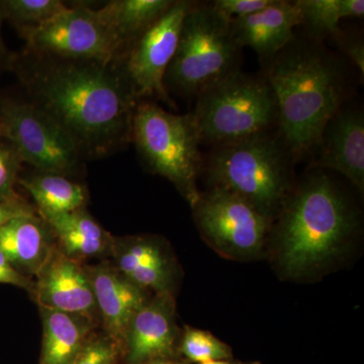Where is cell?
I'll list each match as a JSON object with an SVG mask.
<instances>
[{
    "label": "cell",
    "mask_w": 364,
    "mask_h": 364,
    "mask_svg": "<svg viewBox=\"0 0 364 364\" xmlns=\"http://www.w3.org/2000/svg\"><path fill=\"white\" fill-rule=\"evenodd\" d=\"M30 55L20 76L31 102L70 136L82 156H102L130 142L139 97L123 65Z\"/></svg>",
    "instance_id": "obj_1"
},
{
    "label": "cell",
    "mask_w": 364,
    "mask_h": 364,
    "mask_svg": "<svg viewBox=\"0 0 364 364\" xmlns=\"http://www.w3.org/2000/svg\"><path fill=\"white\" fill-rule=\"evenodd\" d=\"M358 227L341 189L324 172H314L293 188L273 222V263L284 279H318L343 258Z\"/></svg>",
    "instance_id": "obj_2"
},
{
    "label": "cell",
    "mask_w": 364,
    "mask_h": 364,
    "mask_svg": "<svg viewBox=\"0 0 364 364\" xmlns=\"http://www.w3.org/2000/svg\"><path fill=\"white\" fill-rule=\"evenodd\" d=\"M265 78L277 100L279 138L294 159L318 147L325 127L341 109L344 79L320 46L291 41L270 59Z\"/></svg>",
    "instance_id": "obj_3"
},
{
    "label": "cell",
    "mask_w": 364,
    "mask_h": 364,
    "mask_svg": "<svg viewBox=\"0 0 364 364\" xmlns=\"http://www.w3.org/2000/svg\"><path fill=\"white\" fill-rule=\"evenodd\" d=\"M291 153L272 133L214 147L207 169L213 188L225 189L274 222L293 191Z\"/></svg>",
    "instance_id": "obj_4"
},
{
    "label": "cell",
    "mask_w": 364,
    "mask_h": 364,
    "mask_svg": "<svg viewBox=\"0 0 364 364\" xmlns=\"http://www.w3.org/2000/svg\"><path fill=\"white\" fill-rule=\"evenodd\" d=\"M195 119L202 143L218 147L269 133L279 119L277 100L265 77L236 70L198 95Z\"/></svg>",
    "instance_id": "obj_5"
},
{
    "label": "cell",
    "mask_w": 364,
    "mask_h": 364,
    "mask_svg": "<svg viewBox=\"0 0 364 364\" xmlns=\"http://www.w3.org/2000/svg\"><path fill=\"white\" fill-rule=\"evenodd\" d=\"M131 141L148 168L168 179L193 207L200 198L196 182L203 164L193 114H174L152 102H139Z\"/></svg>",
    "instance_id": "obj_6"
},
{
    "label": "cell",
    "mask_w": 364,
    "mask_h": 364,
    "mask_svg": "<svg viewBox=\"0 0 364 364\" xmlns=\"http://www.w3.org/2000/svg\"><path fill=\"white\" fill-rule=\"evenodd\" d=\"M240 50L231 21L212 4L193 2L165 74V87L183 97H198L208 86L239 70Z\"/></svg>",
    "instance_id": "obj_7"
},
{
    "label": "cell",
    "mask_w": 364,
    "mask_h": 364,
    "mask_svg": "<svg viewBox=\"0 0 364 364\" xmlns=\"http://www.w3.org/2000/svg\"><path fill=\"white\" fill-rule=\"evenodd\" d=\"M191 208L203 240L223 257L255 260L267 248L272 220L234 193L212 188Z\"/></svg>",
    "instance_id": "obj_8"
},
{
    "label": "cell",
    "mask_w": 364,
    "mask_h": 364,
    "mask_svg": "<svg viewBox=\"0 0 364 364\" xmlns=\"http://www.w3.org/2000/svg\"><path fill=\"white\" fill-rule=\"evenodd\" d=\"M0 138L13 144L23 163L45 173L69 176L82 157L70 136L31 102L1 98Z\"/></svg>",
    "instance_id": "obj_9"
},
{
    "label": "cell",
    "mask_w": 364,
    "mask_h": 364,
    "mask_svg": "<svg viewBox=\"0 0 364 364\" xmlns=\"http://www.w3.org/2000/svg\"><path fill=\"white\" fill-rule=\"evenodd\" d=\"M31 54L114 63L121 48L100 14L85 6L67 7L33 30L21 33Z\"/></svg>",
    "instance_id": "obj_10"
},
{
    "label": "cell",
    "mask_w": 364,
    "mask_h": 364,
    "mask_svg": "<svg viewBox=\"0 0 364 364\" xmlns=\"http://www.w3.org/2000/svg\"><path fill=\"white\" fill-rule=\"evenodd\" d=\"M191 6L193 1H173L124 54L122 65L139 100L154 97L171 105L164 85L165 74L176 54L182 25Z\"/></svg>",
    "instance_id": "obj_11"
},
{
    "label": "cell",
    "mask_w": 364,
    "mask_h": 364,
    "mask_svg": "<svg viewBox=\"0 0 364 364\" xmlns=\"http://www.w3.org/2000/svg\"><path fill=\"white\" fill-rule=\"evenodd\" d=\"M112 264L127 279L154 294H174L179 269L164 239L153 235L114 238Z\"/></svg>",
    "instance_id": "obj_12"
},
{
    "label": "cell",
    "mask_w": 364,
    "mask_h": 364,
    "mask_svg": "<svg viewBox=\"0 0 364 364\" xmlns=\"http://www.w3.org/2000/svg\"><path fill=\"white\" fill-rule=\"evenodd\" d=\"M33 282L32 296L39 306L83 316L95 322L98 314L92 286L80 261L57 247Z\"/></svg>",
    "instance_id": "obj_13"
},
{
    "label": "cell",
    "mask_w": 364,
    "mask_h": 364,
    "mask_svg": "<svg viewBox=\"0 0 364 364\" xmlns=\"http://www.w3.org/2000/svg\"><path fill=\"white\" fill-rule=\"evenodd\" d=\"M174 294H154L132 318L124 344L130 364L168 359L179 340ZM181 342V341H179Z\"/></svg>",
    "instance_id": "obj_14"
},
{
    "label": "cell",
    "mask_w": 364,
    "mask_h": 364,
    "mask_svg": "<svg viewBox=\"0 0 364 364\" xmlns=\"http://www.w3.org/2000/svg\"><path fill=\"white\" fill-rule=\"evenodd\" d=\"M92 286L98 317L104 323L107 336L124 344L127 329L132 318L152 293L127 279L112 262L85 265Z\"/></svg>",
    "instance_id": "obj_15"
},
{
    "label": "cell",
    "mask_w": 364,
    "mask_h": 364,
    "mask_svg": "<svg viewBox=\"0 0 364 364\" xmlns=\"http://www.w3.org/2000/svg\"><path fill=\"white\" fill-rule=\"evenodd\" d=\"M318 165L334 170L364 191V117L359 111L340 109L321 136Z\"/></svg>",
    "instance_id": "obj_16"
},
{
    "label": "cell",
    "mask_w": 364,
    "mask_h": 364,
    "mask_svg": "<svg viewBox=\"0 0 364 364\" xmlns=\"http://www.w3.org/2000/svg\"><path fill=\"white\" fill-rule=\"evenodd\" d=\"M301 26L296 1L272 0L258 13L231 21L239 47H250L263 60L272 59L294 40V31Z\"/></svg>",
    "instance_id": "obj_17"
},
{
    "label": "cell",
    "mask_w": 364,
    "mask_h": 364,
    "mask_svg": "<svg viewBox=\"0 0 364 364\" xmlns=\"http://www.w3.org/2000/svg\"><path fill=\"white\" fill-rule=\"evenodd\" d=\"M57 248L51 228L38 213L16 218L0 229V251L21 274L33 279Z\"/></svg>",
    "instance_id": "obj_18"
},
{
    "label": "cell",
    "mask_w": 364,
    "mask_h": 364,
    "mask_svg": "<svg viewBox=\"0 0 364 364\" xmlns=\"http://www.w3.org/2000/svg\"><path fill=\"white\" fill-rule=\"evenodd\" d=\"M51 228L57 247L73 259L80 261L112 255L114 237L85 208L72 212H38Z\"/></svg>",
    "instance_id": "obj_19"
},
{
    "label": "cell",
    "mask_w": 364,
    "mask_h": 364,
    "mask_svg": "<svg viewBox=\"0 0 364 364\" xmlns=\"http://www.w3.org/2000/svg\"><path fill=\"white\" fill-rule=\"evenodd\" d=\"M43 326L41 364H69L90 337L95 321L40 306Z\"/></svg>",
    "instance_id": "obj_20"
},
{
    "label": "cell",
    "mask_w": 364,
    "mask_h": 364,
    "mask_svg": "<svg viewBox=\"0 0 364 364\" xmlns=\"http://www.w3.org/2000/svg\"><path fill=\"white\" fill-rule=\"evenodd\" d=\"M171 0H112L97 9L122 53L168 11Z\"/></svg>",
    "instance_id": "obj_21"
},
{
    "label": "cell",
    "mask_w": 364,
    "mask_h": 364,
    "mask_svg": "<svg viewBox=\"0 0 364 364\" xmlns=\"http://www.w3.org/2000/svg\"><path fill=\"white\" fill-rule=\"evenodd\" d=\"M18 183L37 203L38 212H72L85 208L87 200L81 184L60 174L40 172L38 176L18 179Z\"/></svg>",
    "instance_id": "obj_22"
},
{
    "label": "cell",
    "mask_w": 364,
    "mask_h": 364,
    "mask_svg": "<svg viewBox=\"0 0 364 364\" xmlns=\"http://www.w3.org/2000/svg\"><path fill=\"white\" fill-rule=\"evenodd\" d=\"M301 25L317 35H341L339 23L345 18L364 16L363 0H298Z\"/></svg>",
    "instance_id": "obj_23"
},
{
    "label": "cell",
    "mask_w": 364,
    "mask_h": 364,
    "mask_svg": "<svg viewBox=\"0 0 364 364\" xmlns=\"http://www.w3.org/2000/svg\"><path fill=\"white\" fill-rule=\"evenodd\" d=\"M4 18L14 23L21 33L33 30L65 11L61 0H4Z\"/></svg>",
    "instance_id": "obj_24"
},
{
    "label": "cell",
    "mask_w": 364,
    "mask_h": 364,
    "mask_svg": "<svg viewBox=\"0 0 364 364\" xmlns=\"http://www.w3.org/2000/svg\"><path fill=\"white\" fill-rule=\"evenodd\" d=\"M181 350L191 363H212L233 358L231 347L212 333L186 326L181 334Z\"/></svg>",
    "instance_id": "obj_25"
},
{
    "label": "cell",
    "mask_w": 364,
    "mask_h": 364,
    "mask_svg": "<svg viewBox=\"0 0 364 364\" xmlns=\"http://www.w3.org/2000/svg\"><path fill=\"white\" fill-rule=\"evenodd\" d=\"M23 164L21 155L13 144L0 138V202L18 198L16 184Z\"/></svg>",
    "instance_id": "obj_26"
},
{
    "label": "cell",
    "mask_w": 364,
    "mask_h": 364,
    "mask_svg": "<svg viewBox=\"0 0 364 364\" xmlns=\"http://www.w3.org/2000/svg\"><path fill=\"white\" fill-rule=\"evenodd\" d=\"M119 345L111 337H90L69 364H114Z\"/></svg>",
    "instance_id": "obj_27"
},
{
    "label": "cell",
    "mask_w": 364,
    "mask_h": 364,
    "mask_svg": "<svg viewBox=\"0 0 364 364\" xmlns=\"http://www.w3.org/2000/svg\"><path fill=\"white\" fill-rule=\"evenodd\" d=\"M272 2V0H215L212 6L228 20L233 21L258 13Z\"/></svg>",
    "instance_id": "obj_28"
},
{
    "label": "cell",
    "mask_w": 364,
    "mask_h": 364,
    "mask_svg": "<svg viewBox=\"0 0 364 364\" xmlns=\"http://www.w3.org/2000/svg\"><path fill=\"white\" fill-rule=\"evenodd\" d=\"M0 284H11V286L20 287L28 291L31 296L35 287L33 279L18 272L1 251H0Z\"/></svg>",
    "instance_id": "obj_29"
},
{
    "label": "cell",
    "mask_w": 364,
    "mask_h": 364,
    "mask_svg": "<svg viewBox=\"0 0 364 364\" xmlns=\"http://www.w3.org/2000/svg\"><path fill=\"white\" fill-rule=\"evenodd\" d=\"M33 213H36V210L32 205H28L20 196L13 200H2L0 202V229L16 218L33 214Z\"/></svg>",
    "instance_id": "obj_30"
},
{
    "label": "cell",
    "mask_w": 364,
    "mask_h": 364,
    "mask_svg": "<svg viewBox=\"0 0 364 364\" xmlns=\"http://www.w3.org/2000/svg\"><path fill=\"white\" fill-rule=\"evenodd\" d=\"M340 45L343 48L345 54L348 56L352 63L358 67V70L361 72V75L364 74V46L359 40H345L341 35L337 38Z\"/></svg>",
    "instance_id": "obj_31"
},
{
    "label": "cell",
    "mask_w": 364,
    "mask_h": 364,
    "mask_svg": "<svg viewBox=\"0 0 364 364\" xmlns=\"http://www.w3.org/2000/svg\"><path fill=\"white\" fill-rule=\"evenodd\" d=\"M6 20L4 14V7H2V2L0 1V62H1L2 56H4V44L1 40V26L4 21Z\"/></svg>",
    "instance_id": "obj_32"
},
{
    "label": "cell",
    "mask_w": 364,
    "mask_h": 364,
    "mask_svg": "<svg viewBox=\"0 0 364 364\" xmlns=\"http://www.w3.org/2000/svg\"><path fill=\"white\" fill-rule=\"evenodd\" d=\"M203 364H260L257 361H252V363H243V361H235L231 359H223V360L212 361V363H203Z\"/></svg>",
    "instance_id": "obj_33"
},
{
    "label": "cell",
    "mask_w": 364,
    "mask_h": 364,
    "mask_svg": "<svg viewBox=\"0 0 364 364\" xmlns=\"http://www.w3.org/2000/svg\"><path fill=\"white\" fill-rule=\"evenodd\" d=\"M145 364H186L181 361L171 360V359H158V360L151 361Z\"/></svg>",
    "instance_id": "obj_34"
},
{
    "label": "cell",
    "mask_w": 364,
    "mask_h": 364,
    "mask_svg": "<svg viewBox=\"0 0 364 364\" xmlns=\"http://www.w3.org/2000/svg\"><path fill=\"white\" fill-rule=\"evenodd\" d=\"M0 102H1V98H0Z\"/></svg>",
    "instance_id": "obj_35"
}]
</instances>
